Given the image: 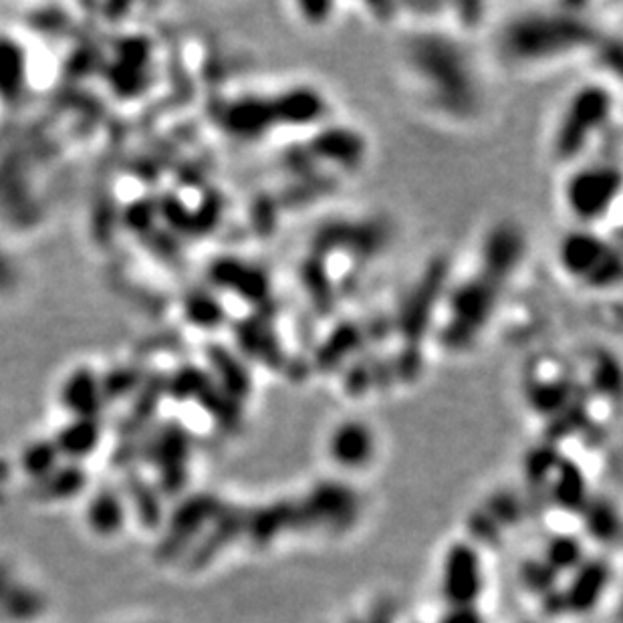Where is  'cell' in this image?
<instances>
[{
    "mask_svg": "<svg viewBox=\"0 0 623 623\" xmlns=\"http://www.w3.org/2000/svg\"><path fill=\"white\" fill-rule=\"evenodd\" d=\"M525 259L527 238L519 224L501 220L482 236L472 263L438 307L436 337L444 351L468 353L482 341Z\"/></svg>",
    "mask_w": 623,
    "mask_h": 623,
    "instance_id": "6da1fadb",
    "label": "cell"
},
{
    "mask_svg": "<svg viewBox=\"0 0 623 623\" xmlns=\"http://www.w3.org/2000/svg\"><path fill=\"white\" fill-rule=\"evenodd\" d=\"M402 77L420 107L450 123L478 119L486 87L476 55L454 35L418 31L400 53Z\"/></svg>",
    "mask_w": 623,
    "mask_h": 623,
    "instance_id": "7a4b0ae2",
    "label": "cell"
},
{
    "mask_svg": "<svg viewBox=\"0 0 623 623\" xmlns=\"http://www.w3.org/2000/svg\"><path fill=\"white\" fill-rule=\"evenodd\" d=\"M601 47L599 27L567 7H535L509 15L494 33V53L509 69L545 71Z\"/></svg>",
    "mask_w": 623,
    "mask_h": 623,
    "instance_id": "3957f363",
    "label": "cell"
},
{
    "mask_svg": "<svg viewBox=\"0 0 623 623\" xmlns=\"http://www.w3.org/2000/svg\"><path fill=\"white\" fill-rule=\"evenodd\" d=\"M617 117V93L603 79L577 85L561 103L549 136V156L565 170L595 156Z\"/></svg>",
    "mask_w": 623,
    "mask_h": 623,
    "instance_id": "277c9868",
    "label": "cell"
},
{
    "mask_svg": "<svg viewBox=\"0 0 623 623\" xmlns=\"http://www.w3.org/2000/svg\"><path fill=\"white\" fill-rule=\"evenodd\" d=\"M619 192V166L613 160L593 156L567 168V178L561 184V204L573 226L597 230L601 220L615 210Z\"/></svg>",
    "mask_w": 623,
    "mask_h": 623,
    "instance_id": "5b68a950",
    "label": "cell"
},
{
    "mask_svg": "<svg viewBox=\"0 0 623 623\" xmlns=\"http://www.w3.org/2000/svg\"><path fill=\"white\" fill-rule=\"evenodd\" d=\"M557 265L575 285L603 291L619 283V251L595 228L575 226L557 244Z\"/></svg>",
    "mask_w": 623,
    "mask_h": 623,
    "instance_id": "8992f818",
    "label": "cell"
},
{
    "mask_svg": "<svg viewBox=\"0 0 623 623\" xmlns=\"http://www.w3.org/2000/svg\"><path fill=\"white\" fill-rule=\"evenodd\" d=\"M297 503V531H317L329 537L349 533L361 519V494L339 480L315 482Z\"/></svg>",
    "mask_w": 623,
    "mask_h": 623,
    "instance_id": "52a82bcc",
    "label": "cell"
},
{
    "mask_svg": "<svg viewBox=\"0 0 623 623\" xmlns=\"http://www.w3.org/2000/svg\"><path fill=\"white\" fill-rule=\"evenodd\" d=\"M438 587L446 607L478 605L486 589L482 551L468 539L452 541L440 561Z\"/></svg>",
    "mask_w": 623,
    "mask_h": 623,
    "instance_id": "ba28073f",
    "label": "cell"
},
{
    "mask_svg": "<svg viewBox=\"0 0 623 623\" xmlns=\"http://www.w3.org/2000/svg\"><path fill=\"white\" fill-rule=\"evenodd\" d=\"M380 438L365 420L347 418L337 422L327 440L325 452L329 462L345 472L367 470L378 458Z\"/></svg>",
    "mask_w": 623,
    "mask_h": 623,
    "instance_id": "9c48e42d",
    "label": "cell"
},
{
    "mask_svg": "<svg viewBox=\"0 0 623 623\" xmlns=\"http://www.w3.org/2000/svg\"><path fill=\"white\" fill-rule=\"evenodd\" d=\"M613 579L609 559L601 555H589L573 573L567 575L559 597L565 615H589L603 601Z\"/></svg>",
    "mask_w": 623,
    "mask_h": 623,
    "instance_id": "30bf717a",
    "label": "cell"
},
{
    "mask_svg": "<svg viewBox=\"0 0 623 623\" xmlns=\"http://www.w3.org/2000/svg\"><path fill=\"white\" fill-rule=\"evenodd\" d=\"M291 531H297V503L291 498L246 509L244 513L242 539L255 549H267Z\"/></svg>",
    "mask_w": 623,
    "mask_h": 623,
    "instance_id": "8fae6325",
    "label": "cell"
},
{
    "mask_svg": "<svg viewBox=\"0 0 623 623\" xmlns=\"http://www.w3.org/2000/svg\"><path fill=\"white\" fill-rule=\"evenodd\" d=\"M545 494L551 507L567 515H579L593 492L579 462L561 456L545 486Z\"/></svg>",
    "mask_w": 623,
    "mask_h": 623,
    "instance_id": "7c38bea8",
    "label": "cell"
},
{
    "mask_svg": "<svg viewBox=\"0 0 623 623\" xmlns=\"http://www.w3.org/2000/svg\"><path fill=\"white\" fill-rule=\"evenodd\" d=\"M577 517L581 519L585 535L595 543L613 545L619 539L621 531L619 509L609 496L591 494Z\"/></svg>",
    "mask_w": 623,
    "mask_h": 623,
    "instance_id": "4fadbf2b",
    "label": "cell"
},
{
    "mask_svg": "<svg viewBox=\"0 0 623 623\" xmlns=\"http://www.w3.org/2000/svg\"><path fill=\"white\" fill-rule=\"evenodd\" d=\"M559 577H567L573 573L587 557L585 539L575 533H555L545 541V547L539 555Z\"/></svg>",
    "mask_w": 623,
    "mask_h": 623,
    "instance_id": "5bb4252c",
    "label": "cell"
},
{
    "mask_svg": "<svg viewBox=\"0 0 623 623\" xmlns=\"http://www.w3.org/2000/svg\"><path fill=\"white\" fill-rule=\"evenodd\" d=\"M480 509L503 531H507L509 527H517L529 517L523 494L509 488H498L488 494Z\"/></svg>",
    "mask_w": 623,
    "mask_h": 623,
    "instance_id": "9a60e30c",
    "label": "cell"
},
{
    "mask_svg": "<svg viewBox=\"0 0 623 623\" xmlns=\"http://www.w3.org/2000/svg\"><path fill=\"white\" fill-rule=\"evenodd\" d=\"M519 581L537 599H543L545 595L559 589V575L541 557L523 561L519 569Z\"/></svg>",
    "mask_w": 623,
    "mask_h": 623,
    "instance_id": "2e32d148",
    "label": "cell"
},
{
    "mask_svg": "<svg viewBox=\"0 0 623 623\" xmlns=\"http://www.w3.org/2000/svg\"><path fill=\"white\" fill-rule=\"evenodd\" d=\"M466 529L470 535L468 541L476 545L480 551L486 547H498L505 537V531L498 527L482 509H476L474 513H470L466 521Z\"/></svg>",
    "mask_w": 623,
    "mask_h": 623,
    "instance_id": "e0dca14e",
    "label": "cell"
},
{
    "mask_svg": "<svg viewBox=\"0 0 623 623\" xmlns=\"http://www.w3.org/2000/svg\"><path fill=\"white\" fill-rule=\"evenodd\" d=\"M345 623H396V607L392 601L384 599L373 605L367 613L359 617H349Z\"/></svg>",
    "mask_w": 623,
    "mask_h": 623,
    "instance_id": "ac0fdd59",
    "label": "cell"
},
{
    "mask_svg": "<svg viewBox=\"0 0 623 623\" xmlns=\"http://www.w3.org/2000/svg\"><path fill=\"white\" fill-rule=\"evenodd\" d=\"M436 623H486L478 605L472 607H446Z\"/></svg>",
    "mask_w": 623,
    "mask_h": 623,
    "instance_id": "d6986e66",
    "label": "cell"
},
{
    "mask_svg": "<svg viewBox=\"0 0 623 623\" xmlns=\"http://www.w3.org/2000/svg\"><path fill=\"white\" fill-rule=\"evenodd\" d=\"M521 623H539V621H521Z\"/></svg>",
    "mask_w": 623,
    "mask_h": 623,
    "instance_id": "ffe728a7",
    "label": "cell"
}]
</instances>
